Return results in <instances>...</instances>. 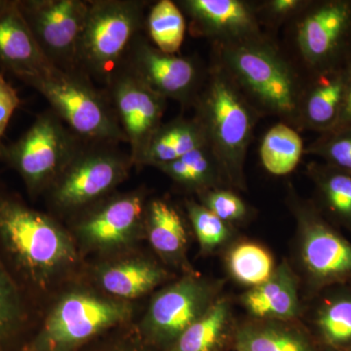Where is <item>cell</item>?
Returning a JSON list of instances; mask_svg holds the SVG:
<instances>
[{
	"label": "cell",
	"mask_w": 351,
	"mask_h": 351,
	"mask_svg": "<svg viewBox=\"0 0 351 351\" xmlns=\"http://www.w3.org/2000/svg\"><path fill=\"white\" fill-rule=\"evenodd\" d=\"M346 60L314 73L313 82L302 93L300 117L307 127L321 134L332 131L338 122L345 93Z\"/></svg>",
	"instance_id": "e0dca14e"
},
{
	"label": "cell",
	"mask_w": 351,
	"mask_h": 351,
	"mask_svg": "<svg viewBox=\"0 0 351 351\" xmlns=\"http://www.w3.org/2000/svg\"><path fill=\"white\" fill-rule=\"evenodd\" d=\"M306 6V2L299 0H271L267 3L270 15L278 19L289 17Z\"/></svg>",
	"instance_id": "8d00e7d4"
},
{
	"label": "cell",
	"mask_w": 351,
	"mask_h": 351,
	"mask_svg": "<svg viewBox=\"0 0 351 351\" xmlns=\"http://www.w3.org/2000/svg\"><path fill=\"white\" fill-rule=\"evenodd\" d=\"M228 265L235 279L255 287L269 280L274 272L269 252L254 243H242L233 248Z\"/></svg>",
	"instance_id": "4316f807"
},
{
	"label": "cell",
	"mask_w": 351,
	"mask_h": 351,
	"mask_svg": "<svg viewBox=\"0 0 351 351\" xmlns=\"http://www.w3.org/2000/svg\"><path fill=\"white\" fill-rule=\"evenodd\" d=\"M218 166V159L207 145L156 168L178 184L189 188H200L214 181Z\"/></svg>",
	"instance_id": "d4e9b609"
},
{
	"label": "cell",
	"mask_w": 351,
	"mask_h": 351,
	"mask_svg": "<svg viewBox=\"0 0 351 351\" xmlns=\"http://www.w3.org/2000/svg\"><path fill=\"white\" fill-rule=\"evenodd\" d=\"M22 318L19 292L0 261V343L17 329Z\"/></svg>",
	"instance_id": "f546056e"
},
{
	"label": "cell",
	"mask_w": 351,
	"mask_h": 351,
	"mask_svg": "<svg viewBox=\"0 0 351 351\" xmlns=\"http://www.w3.org/2000/svg\"><path fill=\"white\" fill-rule=\"evenodd\" d=\"M228 311L225 302H217L208 307L205 313L177 339L175 351L216 350L225 330Z\"/></svg>",
	"instance_id": "484cf974"
},
{
	"label": "cell",
	"mask_w": 351,
	"mask_h": 351,
	"mask_svg": "<svg viewBox=\"0 0 351 351\" xmlns=\"http://www.w3.org/2000/svg\"><path fill=\"white\" fill-rule=\"evenodd\" d=\"M208 292L202 283L186 278L154 298L145 327L161 339H178L207 311Z\"/></svg>",
	"instance_id": "9a60e30c"
},
{
	"label": "cell",
	"mask_w": 351,
	"mask_h": 351,
	"mask_svg": "<svg viewBox=\"0 0 351 351\" xmlns=\"http://www.w3.org/2000/svg\"><path fill=\"white\" fill-rule=\"evenodd\" d=\"M319 325L328 341L339 345L351 339V301L335 302L321 314Z\"/></svg>",
	"instance_id": "d6a6232c"
},
{
	"label": "cell",
	"mask_w": 351,
	"mask_h": 351,
	"mask_svg": "<svg viewBox=\"0 0 351 351\" xmlns=\"http://www.w3.org/2000/svg\"><path fill=\"white\" fill-rule=\"evenodd\" d=\"M221 57L233 82L258 107L287 119L300 115L304 91L287 62L271 46L257 38L223 44Z\"/></svg>",
	"instance_id": "277c9868"
},
{
	"label": "cell",
	"mask_w": 351,
	"mask_h": 351,
	"mask_svg": "<svg viewBox=\"0 0 351 351\" xmlns=\"http://www.w3.org/2000/svg\"><path fill=\"white\" fill-rule=\"evenodd\" d=\"M186 207L189 219L202 248L213 249L225 241L228 235L225 221L203 205L189 202Z\"/></svg>",
	"instance_id": "1f68e13d"
},
{
	"label": "cell",
	"mask_w": 351,
	"mask_h": 351,
	"mask_svg": "<svg viewBox=\"0 0 351 351\" xmlns=\"http://www.w3.org/2000/svg\"><path fill=\"white\" fill-rule=\"evenodd\" d=\"M51 110L39 113L12 144H0V158L19 173L31 195H38L59 177L83 144Z\"/></svg>",
	"instance_id": "8992f818"
},
{
	"label": "cell",
	"mask_w": 351,
	"mask_h": 351,
	"mask_svg": "<svg viewBox=\"0 0 351 351\" xmlns=\"http://www.w3.org/2000/svg\"><path fill=\"white\" fill-rule=\"evenodd\" d=\"M302 255L315 276H339L351 270V245L320 223L307 226Z\"/></svg>",
	"instance_id": "d6986e66"
},
{
	"label": "cell",
	"mask_w": 351,
	"mask_h": 351,
	"mask_svg": "<svg viewBox=\"0 0 351 351\" xmlns=\"http://www.w3.org/2000/svg\"><path fill=\"white\" fill-rule=\"evenodd\" d=\"M0 240L16 265L34 282H45L76 260L71 237L54 219L1 193Z\"/></svg>",
	"instance_id": "6da1fadb"
},
{
	"label": "cell",
	"mask_w": 351,
	"mask_h": 351,
	"mask_svg": "<svg viewBox=\"0 0 351 351\" xmlns=\"http://www.w3.org/2000/svg\"><path fill=\"white\" fill-rule=\"evenodd\" d=\"M346 87L343 104H341L338 122L332 131L351 129V52L346 60Z\"/></svg>",
	"instance_id": "d590c367"
},
{
	"label": "cell",
	"mask_w": 351,
	"mask_h": 351,
	"mask_svg": "<svg viewBox=\"0 0 351 351\" xmlns=\"http://www.w3.org/2000/svg\"><path fill=\"white\" fill-rule=\"evenodd\" d=\"M119 144L83 143L51 184V200L58 209L73 211L99 202L128 177L134 166Z\"/></svg>",
	"instance_id": "52a82bcc"
},
{
	"label": "cell",
	"mask_w": 351,
	"mask_h": 351,
	"mask_svg": "<svg viewBox=\"0 0 351 351\" xmlns=\"http://www.w3.org/2000/svg\"><path fill=\"white\" fill-rule=\"evenodd\" d=\"M162 270L147 261L133 258L101 270L99 280L106 292L121 299L140 297L162 280Z\"/></svg>",
	"instance_id": "44dd1931"
},
{
	"label": "cell",
	"mask_w": 351,
	"mask_h": 351,
	"mask_svg": "<svg viewBox=\"0 0 351 351\" xmlns=\"http://www.w3.org/2000/svg\"><path fill=\"white\" fill-rule=\"evenodd\" d=\"M20 105L19 95L0 71V144L11 117Z\"/></svg>",
	"instance_id": "e575fe53"
},
{
	"label": "cell",
	"mask_w": 351,
	"mask_h": 351,
	"mask_svg": "<svg viewBox=\"0 0 351 351\" xmlns=\"http://www.w3.org/2000/svg\"><path fill=\"white\" fill-rule=\"evenodd\" d=\"M243 302L248 311L258 317L286 319L295 316L297 291L287 267H279L269 280L249 291Z\"/></svg>",
	"instance_id": "ffe728a7"
},
{
	"label": "cell",
	"mask_w": 351,
	"mask_h": 351,
	"mask_svg": "<svg viewBox=\"0 0 351 351\" xmlns=\"http://www.w3.org/2000/svg\"><path fill=\"white\" fill-rule=\"evenodd\" d=\"M197 121L221 168L232 179L241 174L255 126L253 108L223 69L211 73L197 100Z\"/></svg>",
	"instance_id": "5b68a950"
},
{
	"label": "cell",
	"mask_w": 351,
	"mask_h": 351,
	"mask_svg": "<svg viewBox=\"0 0 351 351\" xmlns=\"http://www.w3.org/2000/svg\"><path fill=\"white\" fill-rule=\"evenodd\" d=\"M320 184L330 209L343 218L351 219V173L329 165L321 175Z\"/></svg>",
	"instance_id": "4dcf8cb0"
},
{
	"label": "cell",
	"mask_w": 351,
	"mask_h": 351,
	"mask_svg": "<svg viewBox=\"0 0 351 351\" xmlns=\"http://www.w3.org/2000/svg\"><path fill=\"white\" fill-rule=\"evenodd\" d=\"M145 6L138 0H89L78 71L107 88L145 27Z\"/></svg>",
	"instance_id": "3957f363"
},
{
	"label": "cell",
	"mask_w": 351,
	"mask_h": 351,
	"mask_svg": "<svg viewBox=\"0 0 351 351\" xmlns=\"http://www.w3.org/2000/svg\"><path fill=\"white\" fill-rule=\"evenodd\" d=\"M307 152L322 157L332 167L351 173V129L322 134Z\"/></svg>",
	"instance_id": "f1b7e54d"
},
{
	"label": "cell",
	"mask_w": 351,
	"mask_h": 351,
	"mask_svg": "<svg viewBox=\"0 0 351 351\" xmlns=\"http://www.w3.org/2000/svg\"><path fill=\"white\" fill-rule=\"evenodd\" d=\"M191 19L196 36L218 39L223 44L256 39L258 27L250 4L240 0H182L178 2Z\"/></svg>",
	"instance_id": "4fadbf2b"
},
{
	"label": "cell",
	"mask_w": 351,
	"mask_h": 351,
	"mask_svg": "<svg viewBox=\"0 0 351 351\" xmlns=\"http://www.w3.org/2000/svg\"><path fill=\"white\" fill-rule=\"evenodd\" d=\"M123 69L165 100L188 104L199 87L200 71L195 60L164 53L142 34L134 41Z\"/></svg>",
	"instance_id": "7c38bea8"
},
{
	"label": "cell",
	"mask_w": 351,
	"mask_h": 351,
	"mask_svg": "<svg viewBox=\"0 0 351 351\" xmlns=\"http://www.w3.org/2000/svg\"><path fill=\"white\" fill-rule=\"evenodd\" d=\"M297 43L314 73L346 62L351 52V1L329 0L311 7L298 25Z\"/></svg>",
	"instance_id": "30bf717a"
},
{
	"label": "cell",
	"mask_w": 351,
	"mask_h": 351,
	"mask_svg": "<svg viewBox=\"0 0 351 351\" xmlns=\"http://www.w3.org/2000/svg\"><path fill=\"white\" fill-rule=\"evenodd\" d=\"M304 154L300 134L287 124L272 126L263 136L260 156L263 167L276 176L289 174L297 167Z\"/></svg>",
	"instance_id": "7402d4cb"
},
{
	"label": "cell",
	"mask_w": 351,
	"mask_h": 351,
	"mask_svg": "<svg viewBox=\"0 0 351 351\" xmlns=\"http://www.w3.org/2000/svg\"><path fill=\"white\" fill-rule=\"evenodd\" d=\"M23 82L43 95L50 110L83 142L127 144L107 91L82 71L50 66Z\"/></svg>",
	"instance_id": "7a4b0ae2"
},
{
	"label": "cell",
	"mask_w": 351,
	"mask_h": 351,
	"mask_svg": "<svg viewBox=\"0 0 351 351\" xmlns=\"http://www.w3.org/2000/svg\"><path fill=\"white\" fill-rule=\"evenodd\" d=\"M204 206L221 221H235L246 214V207L239 196L230 191H213L204 196Z\"/></svg>",
	"instance_id": "836d02e7"
},
{
	"label": "cell",
	"mask_w": 351,
	"mask_h": 351,
	"mask_svg": "<svg viewBox=\"0 0 351 351\" xmlns=\"http://www.w3.org/2000/svg\"><path fill=\"white\" fill-rule=\"evenodd\" d=\"M145 195L133 191L113 196L91 210L78 223L77 232L88 244L114 248L134 237L145 216Z\"/></svg>",
	"instance_id": "5bb4252c"
},
{
	"label": "cell",
	"mask_w": 351,
	"mask_h": 351,
	"mask_svg": "<svg viewBox=\"0 0 351 351\" xmlns=\"http://www.w3.org/2000/svg\"><path fill=\"white\" fill-rule=\"evenodd\" d=\"M50 66L20 12L18 0H11L0 13V69L23 82Z\"/></svg>",
	"instance_id": "2e32d148"
},
{
	"label": "cell",
	"mask_w": 351,
	"mask_h": 351,
	"mask_svg": "<svg viewBox=\"0 0 351 351\" xmlns=\"http://www.w3.org/2000/svg\"><path fill=\"white\" fill-rule=\"evenodd\" d=\"M131 313L130 304L125 302L71 293L48 316L39 343L50 350H66L128 319Z\"/></svg>",
	"instance_id": "9c48e42d"
},
{
	"label": "cell",
	"mask_w": 351,
	"mask_h": 351,
	"mask_svg": "<svg viewBox=\"0 0 351 351\" xmlns=\"http://www.w3.org/2000/svg\"><path fill=\"white\" fill-rule=\"evenodd\" d=\"M207 145L206 134L197 119L180 117L159 127L147 145L140 166L156 168Z\"/></svg>",
	"instance_id": "ac0fdd59"
},
{
	"label": "cell",
	"mask_w": 351,
	"mask_h": 351,
	"mask_svg": "<svg viewBox=\"0 0 351 351\" xmlns=\"http://www.w3.org/2000/svg\"><path fill=\"white\" fill-rule=\"evenodd\" d=\"M145 25L157 49L167 54H177L181 49L186 34V18L175 2H156L149 10Z\"/></svg>",
	"instance_id": "cb8c5ba5"
},
{
	"label": "cell",
	"mask_w": 351,
	"mask_h": 351,
	"mask_svg": "<svg viewBox=\"0 0 351 351\" xmlns=\"http://www.w3.org/2000/svg\"><path fill=\"white\" fill-rule=\"evenodd\" d=\"M239 351H313L297 335L270 327H248L237 334Z\"/></svg>",
	"instance_id": "83f0119b"
},
{
	"label": "cell",
	"mask_w": 351,
	"mask_h": 351,
	"mask_svg": "<svg viewBox=\"0 0 351 351\" xmlns=\"http://www.w3.org/2000/svg\"><path fill=\"white\" fill-rule=\"evenodd\" d=\"M18 7L47 61L63 71H78L88 1L18 0Z\"/></svg>",
	"instance_id": "ba28073f"
},
{
	"label": "cell",
	"mask_w": 351,
	"mask_h": 351,
	"mask_svg": "<svg viewBox=\"0 0 351 351\" xmlns=\"http://www.w3.org/2000/svg\"><path fill=\"white\" fill-rule=\"evenodd\" d=\"M149 241L159 254L175 257L184 250L186 230L181 217L165 201L156 199L147 208Z\"/></svg>",
	"instance_id": "603a6c76"
},
{
	"label": "cell",
	"mask_w": 351,
	"mask_h": 351,
	"mask_svg": "<svg viewBox=\"0 0 351 351\" xmlns=\"http://www.w3.org/2000/svg\"><path fill=\"white\" fill-rule=\"evenodd\" d=\"M11 0H0V13L8 6V4L10 3Z\"/></svg>",
	"instance_id": "74e56055"
},
{
	"label": "cell",
	"mask_w": 351,
	"mask_h": 351,
	"mask_svg": "<svg viewBox=\"0 0 351 351\" xmlns=\"http://www.w3.org/2000/svg\"><path fill=\"white\" fill-rule=\"evenodd\" d=\"M105 90L130 147L134 166L140 167L152 136L162 125L166 100L125 69Z\"/></svg>",
	"instance_id": "8fae6325"
}]
</instances>
